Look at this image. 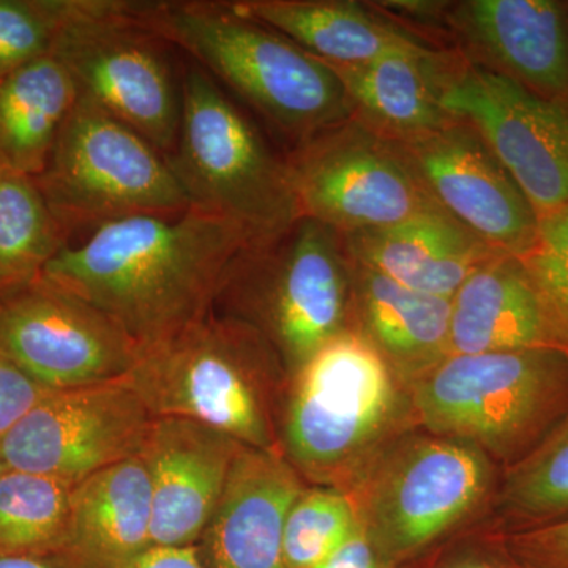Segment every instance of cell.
I'll return each instance as SVG.
<instances>
[{
    "instance_id": "cell-20",
    "label": "cell",
    "mask_w": 568,
    "mask_h": 568,
    "mask_svg": "<svg viewBox=\"0 0 568 568\" xmlns=\"http://www.w3.org/2000/svg\"><path fill=\"white\" fill-rule=\"evenodd\" d=\"M459 58L433 47H413L354 67H332L345 85L353 119L392 141L443 129L455 119L443 106Z\"/></svg>"
},
{
    "instance_id": "cell-6",
    "label": "cell",
    "mask_w": 568,
    "mask_h": 568,
    "mask_svg": "<svg viewBox=\"0 0 568 568\" xmlns=\"http://www.w3.org/2000/svg\"><path fill=\"white\" fill-rule=\"evenodd\" d=\"M496 488L495 462L485 452L426 433L395 437L339 489L377 549L410 568L450 544Z\"/></svg>"
},
{
    "instance_id": "cell-22",
    "label": "cell",
    "mask_w": 568,
    "mask_h": 568,
    "mask_svg": "<svg viewBox=\"0 0 568 568\" xmlns=\"http://www.w3.org/2000/svg\"><path fill=\"white\" fill-rule=\"evenodd\" d=\"M152 548V491L140 455L106 467L70 493L65 547L92 568H122Z\"/></svg>"
},
{
    "instance_id": "cell-5",
    "label": "cell",
    "mask_w": 568,
    "mask_h": 568,
    "mask_svg": "<svg viewBox=\"0 0 568 568\" xmlns=\"http://www.w3.org/2000/svg\"><path fill=\"white\" fill-rule=\"evenodd\" d=\"M212 310L263 335L293 376L354 328L353 260L343 235L301 215L274 237L245 245L227 265Z\"/></svg>"
},
{
    "instance_id": "cell-8",
    "label": "cell",
    "mask_w": 568,
    "mask_h": 568,
    "mask_svg": "<svg viewBox=\"0 0 568 568\" xmlns=\"http://www.w3.org/2000/svg\"><path fill=\"white\" fill-rule=\"evenodd\" d=\"M168 163L194 207L234 224L248 244L301 216L286 153L196 63L182 70V114Z\"/></svg>"
},
{
    "instance_id": "cell-17",
    "label": "cell",
    "mask_w": 568,
    "mask_h": 568,
    "mask_svg": "<svg viewBox=\"0 0 568 568\" xmlns=\"http://www.w3.org/2000/svg\"><path fill=\"white\" fill-rule=\"evenodd\" d=\"M244 447L192 418H153L140 452L151 480L152 547H196Z\"/></svg>"
},
{
    "instance_id": "cell-25",
    "label": "cell",
    "mask_w": 568,
    "mask_h": 568,
    "mask_svg": "<svg viewBox=\"0 0 568 568\" xmlns=\"http://www.w3.org/2000/svg\"><path fill=\"white\" fill-rule=\"evenodd\" d=\"M78 97L52 52L0 80V170L39 178Z\"/></svg>"
},
{
    "instance_id": "cell-31",
    "label": "cell",
    "mask_w": 568,
    "mask_h": 568,
    "mask_svg": "<svg viewBox=\"0 0 568 568\" xmlns=\"http://www.w3.org/2000/svg\"><path fill=\"white\" fill-rule=\"evenodd\" d=\"M519 260L568 335V204L538 220L536 244Z\"/></svg>"
},
{
    "instance_id": "cell-32",
    "label": "cell",
    "mask_w": 568,
    "mask_h": 568,
    "mask_svg": "<svg viewBox=\"0 0 568 568\" xmlns=\"http://www.w3.org/2000/svg\"><path fill=\"white\" fill-rule=\"evenodd\" d=\"M50 388L32 379L0 346V439L21 420Z\"/></svg>"
},
{
    "instance_id": "cell-33",
    "label": "cell",
    "mask_w": 568,
    "mask_h": 568,
    "mask_svg": "<svg viewBox=\"0 0 568 568\" xmlns=\"http://www.w3.org/2000/svg\"><path fill=\"white\" fill-rule=\"evenodd\" d=\"M410 568H523L488 536L446 545Z\"/></svg>"
},
{
    "instance_id": "cell-27",
    "label": "cell",
    "mask_w": 568,
    "mask_h": 568,
    "mask_svg": "<svg viewBox=\"0 0 568 568\" xmlns=\"http://www.w3.org/2000/svg\"><path fill=\"white\" fill-rule=\"evenodd\" d=\"M71 488L22 470L0 474V558L62 551Z\"/></svg>"
},
{
    "instance_id": "cell-4",
    "label": "cell",
    "mask_w": 568,
    "mask_h": 568,
    "mask_svg": "<svg viewBox=\"0 0 568 568\" xmlns=\"http://www.w3.org/2000/svg\"><path fill=\"white\" fill-rule=\"evenodd\" d=\"M287 379L263 335L213 310L141 351L130 375L153 417L192 418L263 450H280Z\"/></svg>"
},
{
    "instance_id": "cell-15",
    "label": "cell",
    "mask_w": 568,
    "mask_h": 568,
    "mask_svg": "<svg viewBox=\"0 0 568 568\" xmlns=\"http://www.w3.org/2000/svg\"><path fill=\"white\" fill-rule=\"evenodd\" d=\"M443 106L484 140L538 220L568 204V102L538 95L459 58Z\"/></svg>"
},
{
    "instance_id": "cell-34",
    "label": "cell",
    "mask_w": 568,
    "mask_h": 568,
    "mask_svg": "<svg viewBox=\"0 0 568 568\" xmlns=\"http://www.w3.org/2000/svg\"><path fill=\"white\" fill-rule=\"evenodd\" d=\"M315 568H399L388 560L358 526L334 555Z\"/></svg>"
},
{
    "instance_id": "cell-21",
    "label": "cell",
    "mask_w": 568,
    "mask_h": 568,
    "mask_svg": "<svg viewBox=\"0 0 568 568\" xmlns=\"http://www.w3.org/2000/svg\"><path fill=\"white\" fill-rule=\"evenodd\" d=\"M342 235L355 264L448 301L478 267L500 256L446 212L424 213L394 226Z\"/></svg>"
},
{
    "instance_id": "cell-35",
    "label": "cell",
    "mask_w": 568,
    "mask_h": 568,
    "mask_svg": "<svg viewBox=\"0 0 568 568\" xmlns=\"http://www.w3.org/2000/svg\"><path fill=\"white\" fill-rule=\"evenodd\" d=\"M122 568H207L197 555L196 547H152Z\"/></svg>"
},
{
    "instance_id": "cell-28",
    "label": "cell",
    "mask_w": 568,
    "mask_h": 568,
    "mask_svg": "<svg viewBox=\"0 0 568 568\" xmlns=\"http://www.w3.org/2000/svg\"><path fill=\"white\" fill-rule=\"evenodd\" d=\"M510 532L568 517V410L530 454L508 467L493 497Z\"/></svg>"
},
{
    "instance_id": "cell-7",
    "label": "cell",
    "mask_w": 568,
    "mask_h": 568,
    "mask_svg": "<svg viewBox=\"0 0 568 568\" xmlns=\"http://www.w3.org/2000/svg\"><path fill=\"white\" fill-rule=\"evenodd\" d=\"M406 387L426 432L473 444L510 467L566 417L568 353L450 354Z\"/></svg>"
},
{
    "instance_id": "cell-3",
    "label": "cell",
    "mask_w": 568,
    "mask_h": 568,
    "mask_svg": "<svg viewBox=\"0 0 568 568\" xmlns=\"http://www.w3.org/2000/svg\"><path fill=\"white\" fill-rule=\"evenodd\" d=\"M402 377L355 328L335 336L287 379L280 452L304 480L343 488L413 414Z\"/></svg>"
},
{
    "instance_id": "cell-24",
    "label": "cell",
    "mask_w": 568,
    "mask_h": 568,
    "mask_svg": "<svg viewBox=\"0 0 568 568\" xmlns=\"http://www.w3.org/2000/svg\"><path fill=\"white\" fill-rule=\"evenodd\" d=\"M354 328L407 384L448 355L452 301L355 264Z\"/></svg>"
},
{
    "instance_id": "cell-16",
    "label": "cell",
    "mask_w": 568,
    "mask_h": 568,
    "mask_svg": "<svg viewBox=\"0 0 568 568\" xmlns=\"http://www.w3.org/2000/svg\"><path fill=\"white\" fill-rule=\"evenodd\" d=\"M398 144L440 211L470 234L507 256L521 257L532 248L536 211L469 125L455 121Z\"/></svg>"
},
{
    "instance_id": "cell-13",
    "label": "cell",
    "mask_w": 568,
    "mask_h": 568,
    "mask_svg": "<svg viewBox=\"0 0 568 568\" xmlns=\"http://www.w3.org/2000/svg\"><path fill=\"white\" fill-rule=\"evenodd\" d=\"M414 31L437 50L568 102V2L457 0L414 3Z\"/></svg>"
},
{
    "instance_id": "cell-36",
    "label": "cell",
    "mask_w": 568,
    "mask_h": 568,
    "mask_svg": "<svg viewBox=\"0 0 568 568\" xmlns=\"http://www.w3.org/2000/svg\"><path fill=\"white\" fill-rule=\"evenodd\" d=\"M0 568H92L65 551L0 558Z\"/></svg>"
},
{
    "instance_id": "cell-19",
    "label": "cell",
    "mask_w": 568,
    "mask_h": 568,
    "mask_svg": "<svg viewBox=\"0 0 568 568\" xmlns=\"http://www.w3.org/2000/svg\"><path fill=\"white\" fill-rule=\"evenodd\" d=\"M523 349L568 353V335L521 260L500 254L452 297L448 355Z\"/></svg>"
},
{
    "instance_id": "cell-26",
    "label": "cell",
    "mask_w": 568,
    "mask_h": 568,
    "mask_svg": "<svg viewBox=\"0 0 568 568\" xmlns=\"http://www.w3.org/2000/svg\"><path fill=\"white\" fill-rule=\"evenodd\" d=\"M69 242L36 178L0 170V294L43 274Z\"/></svg>"
},
{
    "instance_id": "cell-18",
    "label": "cell",
    "mask_w": 568,
    "mask_h": 568,
    "mask_svg": "<svg viewBox=\"0 0 568 568\" xmlns=\"http://www.w3.org/2000/svg\"><path fill=\"white\" fill-rule=\"evenodd\" d=\"M304 478L280 450L244 447L196 545L207 568H287L284 523Z\"/></svg>"
},
{
    "instance_id": "cell-2",
    "label": "cell",
    "mask_w": 568,
    "mask_h": 568,
    "mask_svg": "<svg viewBox=\"0 0 568 568\" xmlns=\"http://www.w3.org/2000/svg\"><path fill=\"white\" fill-rule=\"evenodd\" d=\"M132 17L260 115L287 142L286 151L353 118L328 63L233 2H132Z\"/></svg>"
},
{
    "instance_id": "cell-29",
    "label": "cell",
    "mask_w": 568,
    "mask_h": 568,
    "mask_svg": "<svg viewBox=\"0 0 568 568\" xmlns=\"http://www.w3.org/2000/svg\"><path fill=\"white\" fill-rule=\"evenodd\" d=\"M353 500L335 487L302 489L284 523L287 568H315L358 529Z\"/></svg>"
},
{
    "instance_id": "cell-11",
    "label": "cell",
    "mask_w": 568,
    "mask_h": 568,
    "mask_svg": "<svg viewBox=\"0 0 568 568\" xmlns=\"http://www.w3.org/2000/svg\"><path fill=\"white\" fill-rule=\"evenodd\" d=\"M284 153L301 215L339 234L444 212L402 145L353 118Z\"/></svg>"
},
{
    "instance_id": "cell-37",
    "label": "cell",
    "mask_w": 568,
    "mask_h": 568,
    "mask_svg": "<svg viewBox=\"0 0 568 568\" xmlns=\"http://www.w3.org/2000/svg\"><path fill=\"white\" fill-rule=\"evenodd\" d=\"M6 470H7V466L3 465L2 458H0V474L6 473Z\"/></svg>"
},
{
    "instance_id": "cell-1",
    "label": "cell",
    "mask_w": 568,
    "mask_h": 568,
    "mask_svg": "<svg viewBox=\"0 0 568 568\" xmlns=\"http://www.w3.org/2000/svg\"><path fill=\"white\" fill-rule=\"evenodd\" d=\"M245 245L234 224L190 205L93 227L63 246L43 275L111 317L141 353L211 312Z\"/></svg>"
},
{
    "instance_id": "cell-14",
    "label": "cell",
    "mask_w": 568,
    "mask_h": 568,
    "mask_svg": "<svg viewBox=\"0 0 568 568\" xmlns=\"http://www.w3.org/2000/svg\"><path fill=\"white\" fill-rule=\"evenodd\" d=\"M0 346L50 390L126 379L140 358L111 317L43 274L0 294Z\"/></svg>"
},
{
    "instance_id": "cell-12",
    "label": "cell",
    "mask_w": 568,
    "mask_h": 568,
    "mask_svg": "<svg viewBox=\"0 0 568 568\" xmlns=\"http://www.w3.org/2000/svg\"><path fill=\"white\" fill-rule=\"evenodd\" d=\"M153 414L130 377L50 390L0 439L7 469L77 485L138 457Z\"/></svg>"
},
{
    "instance_id": "cell-10",
    "label": "cell",
    "mask_w": 568,
    "mask_h": 568,
    "mask_svg": "<svg viewBox=\"0 0 568 568\" xmlns=\"http://www.w3.org/2000/svg\"><path fill=\"white\" fill-rule=\"evenodd\" d=\"M168 47L134 20L130 0H89L63 28L52 54L81 95L166 156L182 114V70H175Z\"/></svg>"
},
{
    "instance_id": "cell-9",
    "label": "cell",
    "mask_w": 568,
    "mask_h": 568,
    "mask_svg": "<svg viewBox=\"0 0 568 568\" xmlns=\"http://www.w3.org/2000/svg\"><path fill=\"white\" fill-rule=\"evenodd\" d=\"M36 181L70 241L114 220L192 205L166 156L81 93Z\"/></svg>"
},
{
    "instance_id": "cell-23",
    "label": "cell",
    "mask_w": 568,
    "mask_h": 568,
    "mask_svg": "<svg viewBox=\"0 0 568 568\" xmlns=\"http://www.w3.org/2000/svg\"><path fill=\"white\" fill-rule=\"evenodd\" d=\"M233 6L331 67L362 65L387 52L432 47L375 2L239 0Z\"/></svg>"
},
{
    "instance_id": "cell-30",
    "label": "cell",
    "mask_w": 568,
    "mask_h": 568,
    "mask_svg": "<svg viewBox=\"0 0 568 568\" xmlns=\"http://www.w3.org/2000/svg\"><path fill=\"white\" fill-rule=\"evenodd\" d=\"M89 0H0V80L51 54Z\"/></svg>"
}]
</instances>
